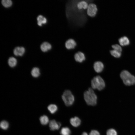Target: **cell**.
Instances as JSON below:
<instances>
[{
	"label": "cell",
	"mask_w": 135,
	"mask_h": 135,
	"mask_svg": "<svg viewBox=\"0 0 135 135\" xmlns=\"http://www.w3.org/2000/svg\"><path fill=\"white\" fill-rule=\"evenodd\" d=\"M91 86L93 89H96L99 90H102L105 86V82L102 78L100 76L94 77L91 81Z\"/></svg>",
	"instance_id": "3"
},
{
	"label": "cell",
	"mask_w": 135,
	"mask_h": 135,
	"mask_svg": "<svg viewBox=\"0 0 135 135\" xmlns=\"http://www.w3.org/2000/svg\"><path fill=\"white\" fill-rule=\"evenodd\" d=\"M89 135H100V134L98 131L96 130H92L90 132Z\"/></svg>",
	"instance_id": "26"
},
{
	"label": "cell",
	"mask_w": 135,
	"mask_h": 135,
	"mask_svg": "<svg viewBox=\"0 0 135 135\" xmlns=\"http://www.w3.org/2000/svg\"><path fill=\"white\" fill-rule=\"evenodd\" d=\"M71 124L75 127L79 126L80 124L81 121L78 117L76 116L71 118L70 120Z\"/></svg>",
	"instance_id": "12"
},
{
	"label": "cell",
	"mask_w": 135,
	"mask_h": 135,
	"mask_svg": "<svg viewBox=\"0 0 135 135\" xmlns=\"http://www.w3.org/2000/svg\"><path fill=\"white\" fill-rule=\"evenodd\" d=\"M40 48L42 52H45L50 50L52 48V46L50 43L47 42H44L41 44Z\"/></svg>",
	"instance_id": "13"
},
{
	"label": "cell",
	"mask_w": 135,
	"mask_h": 135,
	"mask_svg": "<svg viewBox=\"0 0 135 135\" xmlns=\"http://www.w3.org/2000/svg\"><path fill=\"white\" fill-rule=\"evenodd\" d=\"M82 135H88L87 133L86 132H83Z\"/></svg>",
	"instance_id": "27"
},
{
	"label": "cell",
	"mask_w": 135,
	"mask_h": 135,
	"mask_svg": "<svg viewBox=\"0 0 135 135\" xmlns=\"http://www.w3.org/2000/svg\"><path fill=\"white\" fill-rule=\"evenodd\" d=\"M17 60L14 58L11 57H10L8 60V64L10 66L14 67L16 65Z\"/></svg>",
	"instance_id": "16"
},
{
	"label": "cell",
	"mask_w": 135,
	"mask_h": 135,
	"mask_svg": "<svg viewBox=\"0 0 135 135\" xmlns=\"http://www.w3.org/2000/svg\"><path fill=\"white\" fill-rule=\"evenodd\" d=\"M90 0L88 8L86 10L87 15L91 17H95L97 14L98 10L97 6Z\"/></svg>",
	"instance_id": "5"
},
{
	"label": "cell",
	"mask_w": 135,
	"mask_h": 135,
	"mask_svg": "<svg viewBox=\"0 0 135 135\" xmlns=\"http://www.w3.org/2000/svg\"><path fill=\"white\" fill-rule=\"evenodd\" d=\"M2 3L4 7H8L12 5V2L11 0H2Z\"/></svg>",
	"instance_id": "22"
},
{
	"label": "cell",
	"mask_w": 135,
	"mask_h": 135,
	"mask_svg": "<svg viewBox=\"0 0 135 135\" xmlns=\"http://www.w3.org/2000/svg\"><path fill=\"white\" fill-rule=\"evenodd\" d=\"M25 52V49L23 47L17 46L16 47L13 51L14 54L16 56H22Z\"/></svg>",
	"instance_id": "11"
},
{
	"label": "cell",
	"mask_w": 135,
	"mask_h": 135,
	"mask_svg": "<svg viewBox=\"0 0 135 135\" xmlns=\"http://www.w3.org/2000/svg\"><path fill=\"white\" fill-rule=\"evenodd\" d=\"M77 45L76 41L72 38H69L66 42L65 44L66 48L68 50L74 49Z\"/></svg>",
	"instance_id": "6"
},
{
	"label": "cell",
	"mask_w": 135,
	"mask_h": 135,
	"mask_svg": "<svg viewBox=\"0 0 135 135\" xmlns=\"http://www.w3.org/2000/svg\"><path fill=\"white\" fill-rule=\"evenodd\" d=\"M40 120L41 124L43 125L47 124L49 121L48 117L44 115L41 116L40 118Z\"/></svg>",
	"instance_id": "20"
},
{
	"label": "cell",
	"mask_w": 135,
	"mask_h": 135,
	"mask_svg": "<svg viewBox=\"0 0 135 135\" xmlns=\"http://www.w3.org/2000/svg\"><path fill=\"white\" fill-rule=\"evenodd\" d=\"M89 0H78L76 4L77 8L79 10H86L88 6Z\"/></svg>",
	"instance_id": "7"
},
{
	"label": "cell",
	"mask_w": 135,
	"mask_h": 135,
	"mask_svg": "<svg viewBox=\"0 0 135 135\" xmlns=\"http://www.w3.org/2000/svg\"><path fill=\"white\" fill-rule=\"evenodd\" d=\"M84 98L88 105L94 106L96 104L97 96L92 88H89L88 90L84 92Z\"/></svg>",
	"instance_id": "1"
},
{
	"label": "cell",
	"mask_w": 135,
	"mask_h": 135,
	"mask_svg": "<svg viewBox=\"0 0 135 135\" xmlns=\"http://www.w3.org/2000/svg\"><path fill=\"white\" fill-rule=\"evenodd\" d=\"M112 47L114 50L121 53L122 51V48L119 45L115 44L112 46Z\"/></svg>",
	"instance_id": "25"
},
{
	"label": "cell",
	"mask_w": 135,
	"mask_h": 135,
	"mask_svg": "<svg viewBox=\"0 0 135 135\" xmlns=\"http://www.w3.org/2000/svg\"><path fill=\"white\" fill-rule=\"evenodd\" d=\"M74 58L76 62H82L85 60L86 59L84 54L80 51L77 52L75 54Z\"/></svg>",
	"instance_id": "8"
},
{
	"label": "cell",
	"mask_w": 135,
	"mask_h": 135,
	"mask_svg": "<svg viewBox=\"0 0 135 135\" xmlns=\"http://www.w3.org/2000/svg\"><path fill=\"white\" fill-rule=\"evenodd\" d=\"M38 24L40 26H41L42 24H46L47 22L46 18L42 15H39L37 17Z\"/></svg>",
	"instance_id": "15"
},
{
	"label": "cell",
	"mask_w": 135,
	"mask_h": 135,
	"mask_svg": "<svg viewBox=\"0 0 135 135\" xmlns=\"http://www.w3.org/2000/svg\"><path fill=\"white\" fill-rule=\"evenodd\" d=\"M62 98L65 105L67 106L72 105L74 100V95L68 90L64 91L62 96Z\"/></svg>",
	"instance_id": "4"
},
{
	"label": "cell",
	"mask_w": 135,
	"mask_h": 135,
	"mask_svg": "<svg viewBox=\"0 0 135 135\" xmlns=\"http://www.w3.org/2000/svg\"><path fill=\"white\" fill-rule=\"evenodd\" d=\"M48 109L51 113L54 114L57 110L58 108L56 105L51 104L48 106Z\"/></svg>",
	"instance_id": "18"
},
{
	"label": "cell",
	"mask_w": 135,
	"mask_h": 135,
	"mask_svg": "<svg viewBox=\"0 0 135 135\" xmlns=\"http://www.w3.org/2000/svg\"><path fill=\"white\" fill-rule=\"evenodd\" d=\"M120 76L124 84L126 85L130 86L135 84V76L127 70H122L120 74Z\"/></svg>",
	"instance_id": "2"
},
{
	"label": "cell",
	"mask_w": 135,
	"mask_h": 135,
	"mask_svg": "<svg viewBox=\"0 0 135 135\" xmlns=\"http://www.w3.org/2000/svg\"><path fill=\"white\" fill-rule=\"evenodd\" d=\"M71 133L70 130L67 127L62 128L60 132V134L61 135H70Z\"/></svg>",
	"instance_id": "19"
},
{
	"label": "cell",
	"mask_w": 135,
	"mask_h": 135,
	"mask_svg": "<svg viewBox=\"0 0 135 135\" xmlns=\"http://www.w3.org/2000/svg\"><path fill=\"white\" fill-rule=\"evenodd\" d=\"M31 74L34 77H38L40 75L39 68L37 67L33 68L31 71Z\"/></svg>",
	"instance_id": "17"
},
{
	"label": "cell",
	"mask_w": 135,
	"mask_h": 135,
	"mask_svg": "<svg viewBox=\"0 0 135 135\" xmlns=\"http://www.w3.org/2000/svg\"><path fill=\"white\" fill-rule=\"evenodd\" d=\"M120 44L122 46L128 45L130 44V41L127 37L124 36L120 38L118 40Z\"/></svg>",
	"instance_id": "14"
},
{
	"label": "cell",
	"mask_w": 135,
	"mask_h": 135,
	"mask_svg": "<svg viewBox=\"0 0 135 135\" xmlns=\"http://www.w3.org/2000/svg\"><path fill=\"white\" fill-rule=\"evenodd\" d=\"M106 135H117L116 131L114 129L111 128L107 130L106 133Z\"/></svg>",
	"instance_id": "24"
},
{
	"label": "cell",
	"mask_w": 135,
	"mask_h": 135,
	"mask_svg": "<svg viewBox=\"0 0 135 135\" xmlns=\"http://www.w3.org/2000/svg\"><path fill=\"white\" fill-rule=\"evenodd\" d=\"M104 68L103 64L101 62L98 61L95 62L94 64V70L97 73H100L103 70Z\"/></svg>",
	"instance_id": "9"
},
{
	"label": "cell",
	"mask_w": 135,
	"mask_h": 135,
	"mask_svg": "<svg viewBox=\"0 0 135 135\" xmlns=\"http://www.w3.org/2000/svg\"><path fill=\"white\" fill-rule=\"evenodd\" d=\"M61 126L60 123L56 122L55 120H51L50 122L49 126L50 130H58Z\"/></svg>",
	"instance_id": "10"
},
{
	"label": "cell",
	"mask_w": 135,
	"mask_h": 135,
	"mask_svg": "<svg viewBox=\"0 0 135 135\" xmlns=\"http://www.w3.org/2000/svg\"><path fill=\"white\" fill-rule=\"evenodd\" d=\"M0 127L4 130H7L9 126V124L6 121L3 120L0 123Z\"/></svg>",
	"instance_id": "21"
},
{
	"label": "cell",
	"mask_w": 135,
	"mask_h": 135,
	"mask_svg": "<svg viewBox=\"0 0 135 135\" xmlns=\"http://www.w3.org/2000/svg\"><path fill=\"white\" fill-rule=\"evenodd\" d=\"M111 54L113 56L116 58H120L121 56V53L114 50L110 51Z\"/></svg>",
	"instance_id": "23"
}]
</instances>
